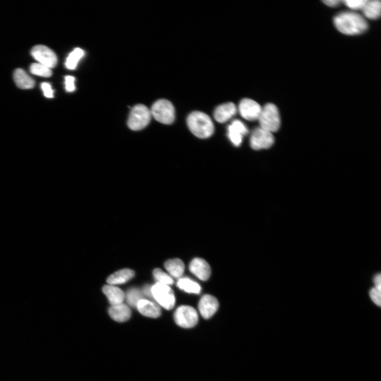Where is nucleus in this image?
Listing matches in <instances>:
<instances>
[{
    "instance_id": "nucleus-20",
    "label": "nucleus",
    "mask_w": 381,
    "mask_h": 381,
    "mask_svg": "<svg viewBox=\"0 0 381 381\" xmlns=\"http://www.w3.org/2000/svg\"><path fill=\"white\" fill-rule=\"evenodd\" d=\"M165 268L172 278L180 279L184 274L185 265L182 260L176 259L166 262Z\"/></svg>"
},
{
    "instance_id": "nucleus-25",
    "label": "nucleus",
    "mask_w": 381,
    "mask_h": 381,
    "mask_svg": "<svg viewBox=\"0 0 381 381\" xmlns=\"http://www.w3.org/2000/svg\"><path fill=\"white\" fill-rule=\"evenodd\" d=\"M154 277L157 283L170 286L174 284V279L164 272L161 269L156 268L153 272Z\"/></svg>"
},
{
    "instance_id": "nucleus-27",
    "label": "nucleus",
    "mask_w": 381,
    "mask_h": 381,
    "mask_svg": "<svg viewBox=\"0 0 381 381\" xmlns=\"http://www.w3.org/2000/svg\"><path fill=\"white\" fill-rule=\"evenodd\" d=\"M366 2L367 0H346L342 3L352 10H359L363 9Z\"/></svg>"
},
{
    "instance_id": "nucleus-7",
    "label": "nucleus",
    "mask_w": 381,
    "mask_h": 381,
    "mask_svg": "<svg viewBox=\"0 0 381 381\" xmlns=\"http://www.w3.org/2000/svg\"><path fill=\"white\" fill-rule=\"evenodd\" d=\"M176 324L183 328H191L197 325L199 321L198 312L189 305H181L175 312Z\"/></svg>"
},
{
    "instance_id": "nucleus-17",
    "label": "nucleus",
    "mask_w": 381,
    "mask_h": 381,
    "mask_svg": "<svg viewBox=\"0 0 381 381\" xmlns=\"http://www.w3.org/2000/svg\"><path fill=\"white\" fill-rule=\"evenodd\" d=\"M103 292L112 305L122 303L125 298V295L119 288L113 285L105 286Z\"/></svg>"
},
{
    "instance_id": "nucleus-23",
    "label": "nucleus",
    "mask_w": 381,
    "mask_h": 381,
    "mask_svg": "<svg viewBox=\"0 0 381 381\" xmlns=\"http://www.w3.org/2000/svg\"><path fill=\"white\" fill-rule=\"evenodd\" d=\"M84 52L80 48H76L66 59L65 65L69 70L76 68L80 59L84 56Z\"/></svg>"
},
{
    "instance_id": "nucleus-21",
    "label": "nucleus",
    "mask_w": 381,
    "mask_h": 381,
    "mask_svg": "<svg viewBox=\"0 0 381 381\" xmlns=\"http://www.w3.org/2000/svg\"><path fill=\"white\" fill-rule=\"evenodd\" d=\"M364 16L371 20L379 18L381 12V3L378 0L367 1L362 10Z\"/></svg>"
},
{
    "instance_id": "nucleus-9",
    "label": "nucleus",
    "mask_w": 381,
    "mask_h": 381,
    "mask_svg": "<svg viewBox=\"0 0 381 381\" xmlns=\"http://www.w3.org/2000/svg\"><path fill=\"white\" fill-rule=\"evenodd\" d=\"M31 55L39 63L48 68H53L57 64V57L50 48L44 45L34 46L31 52Z\"/></svg>"
},
{
    "instance_id": "nucleus-30",
    "label": "nucleus",
    "mask_w": 381,
    "mask_h": 381,
    "mask_svg": "<svg viewBox=\"0 0 381 381\" xmlns=\"http://www.w3.org/2000/svg\"><path fill=\"white\" fill-rule=\"evenodd\" d=\"M41 87L44 94L46 97H53L54 91L50 84L45 82L42 84Z\"/></svg>"
},
{
    "instance_id": "nucleus-5",
    "label": "nucleus",
    "mask_w": 381,
    "mask_h": 381,
    "mask_svg": "<svg viewBox=\"0 0 381 381\" xmlns=\"http://www.w3.org/2000/svg\"><path fill=\"white\" fill-rule=\"evenodd\" d=\"M150 110L152 117L163 124L170 125L175 120V107L167 100L161 99L157 101Z\"/></svg>"
},
{
    "instance_id": "nucleus-14",
    "label": "nucleus",
    "mask_w": 381,
    "mask_h": 381,
    "mask_svg": "<svg viewBox=\"0 0 381 381\" xmlns=\"http://www.w3.org/2000/svg\"><path fill=\"white\" fill-rule=\"evenodd\" d=\"M237 112L236 105L232 102H227L218 106L215 110L214 116L217 122L223 124L235 116Z\"/></svg>"
},
{
    "instance_id": "nucleus-13",
    "label": "nucleus",
    "mask_w": 381,
    "mask_h": 381,
    "mask_svg": "<svg viewBox=\"0 0 381 381\" xmlns=\"http://www.w3.org/2000/svg\"><path fill=\"white\" fill-rule=\"evenodd\" d=\"M190 271L202 281H206L211 275V268L210 265L200 258H195L190 263Z\"/></svg>"
},
{
    "instance_id": "nucleus-33",
    "label": "nucleus",
    "mask_w": 381,
    "mask_h": 381,
    "mask_svg": "<svg viewBox=\"0 0 381 381\" xmlns=\"http://www.w3.org/2000/svg\"><path fill=\"white\" fill-rule=\"evenodd\" d=\"M143 293L144 294V296L147 297H148L149 298H152V287L150 286H146L144 288Z\"/></svg>"
},
{
    "instance_id": "nucleus-3",
    "label": "nucleus",
    "mask_w": 381,
    "mask_h": 381,
    "mask_svg": "<svg viewBox=\"0 0 381 381\" xmlns=\"http://www.w3.org/2000/svg\"><path fill=\"white\" fill-rule=\"evenodd\" d=\"M261 128L272 133L278 131L281 127V117L278 107L267 103L262 108L259 119Z\"/></svg>"
},
{
    "instance_id": "nucleus-31",
    "label": "nucleus",
    "mask_w": 381,
    "mask_h": 381,
    "mask_svg": "<svg viewBox=\"0 0 381 381\" xmlns=\"http://www.w3.org/2000/svg\"><path fill=\"white\" fill-rule=\"evenodd\" d=\"M323 3L328 7L334 8L339 6L342 2L339 0H325Z\"/></svg>"
},
{
    "instance_id": "nucleus-28",
    "label": "nucleus",
    "mask_w": 381,
    "mask_h": 381,
    "mask_svg": "<svg viewBox=\"0 0 381 381\" xmlns=\"http://www.w3.org/2000/svg\"><path fill=\"white\" fill-rule=\"evenodd\" d=\"M369 294L372 301L376 305L380 306L381 304L380 292L378 291L376 288H372L370 291Z\"/></svg>"
},
{
    "instance_id": "nucleus-29",
    "label": "nucleus",
    "mask_w": 381,
    "mask_h": 381,
    "mask_svg": "<svg viewBox=\"0 0 381 381\" xmlns=\"http://www.w3.org/2000/svg\"><path fill=\"white\" fill-rule=\"evenodd\" d=\"M65 87L67 92H72L76 90L75 78L72 76L65 77Z\"/></svg>"
},
{
    "instance_id": "nucleus-22",
    "label": "nucleus",
    "mask_w": 381,
    "mask_h": 381,
    "mask_svg": "<svg viewBox=\"0 0 381 381\" xmlns=\"http://www.w3.org/2000/svg\"><path fill=\"white\" fill-rule=\"evenodd\" d=\"M177 286L180 289L189 293L199 294L201 290L197 282L188 278H180L177 282Z\"/></svg>"
},
{
    "instance_id": "nucleus-2",
    "label": "nucleus",
    "mask_w": 381,
    "mask_h": 381,
    "mask_svg": "<svg viewBox=\"0 0 381 381\" xmlns=\"http://www.w3.org/2000/svg\"><path fill=\"white\" fill-rule=\"evenodd\" d=\"M187 125L194 136L200 139L210 138L215 131L211 118L201 112L191 113L187 118Z\"/></svg>"
},
{
    "instance_id": "nucleus-32",
    "label": "nucleus",
    "mask_w": 381,
    "mask_h": 381,
    "mask_svg": "<svg viewBox=\"0 0 381 381\" xmlns=\"http://www.w3.org/2000/svg\"><path fill=\"white\" fill-rule=\"evenodd\" d=\"M380 274H376L373 278V282L375 285V288L378 291H381V282H380Z\"/></svg>"
},
{
    "instance_id": "nucleus-4",
    "label": "nucleus",
    "mask_w": 381,
    "mask_h": 381,
    "mask_svg": "<svg viewBox=\"0 0 381 381\" xmlns=\"http://www.w3.org/2000/svg\"><path fill=\"white\" fill-rule=\"evenodd\" d=\"M151 118V110L143 105H138L131 110L128 126L133 131L142 130L149 125Z\"/></svg>"
},
{
    "instance_id": "nucleus-26",
    "label": "nucleus",
    "mask_w": 381,
    "mask_h": 381,
    "mask_svg": "<svg viewBox=\"0 0 381 381\" xmlns=\"http://www.w3.org/2000/svg\"><path fill=\"white\" fill-rule=\"evenodd\" d=\"M30 71L32 75L42 77L49 78L52 75V71L51 68L40 63L31 64Z\"/></svg>"
},
{
    "instance_id": "nucleus-15",
    "label": "nucleus",
    "mask_w": 381,
    "mask_h": 381,
    "mask_svg": "<svg viewBox=\"0 0 381 381\" xmlns=\"http://www.w3.org/2000/svg\"><path fill=\"white\" fill-rule=\"evenodd\" d=\"M136 308L143 316L156 318L161 315V309L156 303L147 299H142L137 304Z\"/></svg>"
},
{
    "instance_id": "nucleus-11",
    "label": "nucleus",
    "mask_w": 381,
    "mask_h": 381,
    "mask_svg": "<svg viewBox=\"0 0 381 381\" xmlns=\"http://www.w3.org/2000/svg\"><path fill=\"white\" fill-rule=\"evenodd\" d=\"M248 133V128L239 120H233L228 127V137L236 147L240 146L244 137Z\"/></svg>"
},
{
    "instance_id": "nucleus-8",
    "label": "nucleus",
    "mask_w": 381,
    "mask_h": 381,
    "mask_svg": "<svg viewBox=\"0 0 381 381\" xmlns=\"http://www.w3.org/2000/svg\"><path fill=\"white\" fill-rule=\"evenodd\" d=\"M274 142L273 133L261 127L257 128L253 131L250 138L251 148L255 151L269 149Z\"/></svg>"
},
{
    "instance_id": "nucleus-18",
    "label": "nucleus",
    "mask_w": 381,
    "mask_h": 381,
    "mask_svg": "<svg viewBox=\"0 0 381 381\" xmlns=\"http://www.w3.org/2000/svg\"><path fill=\"white\" fill-rule=\"evenodd\" d=\"M134 272L130 269H124L110 275L107 279V282L110 285L125 284L134 276Z\"/></svg>"
},
{
    "instance_id": "nucleus-1",
    "label": "nucleus",
    "mask_w": 381,
    "mask_h": 381,
    "mask_svg": "<svg viewBox=\"0 0 381 381\" xmlns=\"http://www.w3.org/2000/svg\"><path fill=\"white\" fill-rule=\"evenodd\" d=\"M334 22L337 29L347 35L362 34L368 29V23L365 18L355 12H340L335 17Z\"/></svg>"
},
{
    "instance_id": "nucleus-24",
    "label": "nucleus",
    "mask_w": 381,
    "mask_h": 381,
    "mask_svg": "<svg viewBox=\"0 0 381 381\" xmlns=\"http://www.w3.org/2000/svg\"><path fill=\"white\" fill-rule=\"evenodd\" d=\"M144 296L143 291L137 288H131L128 290L125 297L130 306L136 308L139 301L144 299Z\"/></svg>"
},
{
    "instance_id": "nucleus-6",
    "label": "nucleus",
    "mask_w": 381,
    "mask_h": 381,
    "mask_svg": "<svg viewBox=\"0 0 381 381\" xmlns=\"http://www.w3.org/2000/svg\"><path fill=\"white\" fill-rule=\"evenodd\" d=\"M153 298L159 305L166 310L174 308L176 304V297L174 292L168 286L156 284L152 287Z\"/></svg>"
},
{
    "instance_id": "nucleus-19",
    "label": "nucleus",
    "mask_w": 381,
    "mask_h": 381,
    "mask_svg": "<svg viewBox=\"0 0 381 381\" xmlns=\"http://www.w3.org/2000/svg\"><path fill=\"white\" fill-rule=\"evenodd\" d=\"M14 80L18 87L22 89L33 88L34 81L24 70L19 68L14 73Z\"/></svg>"
},
{
    "instance_id": "nucleus-10",
    "label": "nucleus",
    "mask_w": 381,
    "mask_h": 381,
    "mask_svg": "<svg viewBox=\"0 0 381 381\" xmlns=\"http://www.w3.org/2000/svg\"><path fill=\"white\" fill-rule=\"evenodd\" d=\"M262 108L256 101L245 98L239 103L238 111L240 116L245 119L254 121L259 119Z\"/></svg>"
},
{
    "instance_id": "nucleus-12",
    "label": "nucleus",
    "mask_w": 381,
    "mask_h": 381,
    "mask_svg": "<svg viewBox=\"0 0 381 381\" xmlns=\"http://www.w3.org/2000/svg\"><path fill=\"white\" fill-rule=\"evenodd\" d=\"M219 302L212 295L206 294L203 296L199 303V310L202 317L208 319L212 317L219 308Z\"/></svg>"
},
{
    "instance_id": "nucleus-16",
    "label": "nucleus",
    "mask_w": 381,
    "mask_h": 381,
    "mask_svg": "<svg viewBox=\"0 0 381 381\" xmlns=\"http://www.w3.org/2000/svg\"><path fill=\"white\" fill-rule=\"evenodd\" d=\"M109 314L115 321L122 323L129 320L131 312L129 307L122 303L112 305L109 309Z\"/></svg>"
}]
</instances>
